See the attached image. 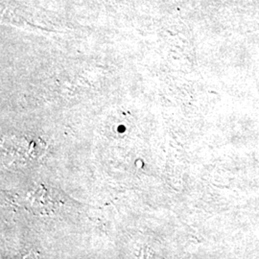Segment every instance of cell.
<instances>
[{
  "label": "cell",
  "instance_id": "obj_1",
  "mask_svg": "<svg viewBox=\"0 0 259 259\" xmlns=\"http://www.w3.org/2000/svg\"><path fill=\"white\" fill-rule=\"evenodd\" d=\"M47 143L37 137L10 136L1 141V161L7 167L27 166L45 156Z\"/></svg>",
  "mask_w": 259,
  "mask_h": 259
},
{
  "label": "cell",
  "instance_id": "obj_2",
  "mask_svg": "<svg viewBox=\"0 0 259 259\" xmlns=\"http://www.w3.org/2000/svg\"><path fill=\"white\" fill-rule=\"evenodd\" d=\"M29 200V203L34 209V213L39 211L40 214H47L51 212V210H54L52 204L56 203V200L52 196L48 194V191L44 188V186L30 193Z\"/></svg>",
  "mask_w": 259,
  "mask_h": 259
}]
</instances>
